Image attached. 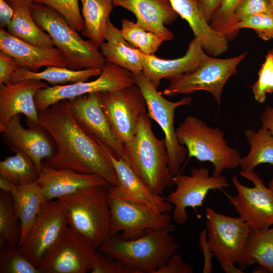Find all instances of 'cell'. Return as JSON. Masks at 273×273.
I'll list each match as a JSON object with an SVG mask.
<instances>
[{
	"label": "cell",
	"mask_w": 273,
	"mask_h": 273,
	"mask_svg": "<svg viewBox=\"0 0 273 273\" xmlns=\"http://www.w3.org/2000/svg\"><path fill=\"white\" fill-rule=\"evenodd\" d=\"M40 124L53 139L57 152L43 163L55 168L98 174L111 185L118 180L111 160L103 147L77 124L68 99L38 111Z\"/></svg>",
	"instance_id": "cell-1"
},
{
	"label": "cell",
	"mask_w": 273,
	"mask_h": 273,
	"mask_svg": "<svg viewBox=\"0 0 273 273\" xmlns=\"http://www.w3.org/2000/svg\"><path fill=\"white\" fill-rule=\"evenodd\" d=\"M121 158L154 193L162 195L174 185L165 141L155 135L147 113L140 118L132 140L123 145Z\"/></svg>",
	"instance_id": "cell-2"
},
{
	"label": "cell",
	"mask_w": 273,
	"mask_h": 273,
	"mask_svg": "<svg viewBox=\"0 0 273 273\" xmlns=\"http://www.w3.org/2000/svg\"><path fill=\"white\" fill-rule=\"evenodd\" d=\"M172 231L148 229L144 236L133 240H125L117 234L97 250L121 261L135 273H156L180 246Z\"/></svg>",
	"instance_id": "cell-3"
},
{
	"label": "cell",
	"mask_w": 273,
	"mask_h": 273,
	"mask_svg": "<svg viewBox=\"0 0 273 273\" xmlns=\"http://www.w3.org/2000/svg\"><path fill=\"white\" fill-rule=\"evenodd\" d=\"M36 23L51 37L55 47L64 55L68 68L73 70H102L106 61L99 46L90 40H84L56 10L36 3L29 7Z\"/></svg>",
	"instance_id": "cell-4"
},
{
	"label": "cell",
	"mask_w": 273,
	"mask_h": 273,
	"mask_svg": "<svg viewBox=\"0 0 273 273\" xmlns=\"http://www.w3.org/2000/svg\"><path fill=\"white\" fill-rule=\"evenodd\" d=\"M108 197V188L94 187L59 198L65 207L67 225L88 239L96 249L110 237Z\"/></svg>",
	"instance_id": "cell-5"
},
{
	"label": "cell",
	"mask_w": 273,
	"mask_h": 273,
	"mask_svg": "<svg viewBox=\"0 0 273 273\" xmlns=\"http://www.w3.org/2000/svg\"><path fill=\"white\" fill-rule=\"evenodd\" d=\"M175 133L178 143L186 147L189 158L213 164V175L219 176L224 169H235L240 165V152L227 145L223 132L219 128L209 126L201 119L190 115L179 123Z\"/></svg>",
	"instance_id": "cell-6"
},
{
	"label": "cell",
	"mask_w": 273,
	"mask_h": 273,
	"mask_svg": "<svg viewBox=\"0 0 273 273\" xmlns=\"http://www.w3.org/2000/svg\"><path fill=\"white\" fill-rule=\"evenodd\" d=\"M134 83L141 89L147 106V114L160 126L164 134L168 154V166L174 177L180 173L181 164L188 156L186 147L180 145L176 136L174 126V116L177 108L189 106L192 99L185 97L176 102L168 101L164 98L157 88L142 72L134 75Z\"/></svg>",
	"instance_id": "cell-7"
},
{
	"label": "cell",
	"mask_w": 273,
	"mask_h": 273,
	"mask_svg": "<svg viewBox=\"0 0 273 273\" xmlns=\"http://www.w3.org/2000/svg\"><path fill=\"white\" fill-rule=\"evenodd\" d=\"M246 56L245 52L232 58L219 59L208 55L195 70L170 79L163 94L172 97L205 90L212 95L219 107L224 85L229 78L237 73V66Z\"/></svg>",
	"instance_id": "cell-8"
},
{
	"label": "cell",
	"mask_w": 273,
	"mask_h": 273,
	"mask_svg": "<svg viewBox=\"0 0 273 273\" xmlns=\"http://www.w3.org/2000/svg\"><path fill=\"white\" fill-rule=\"evenodd\" d=\"M102 108L117 138L123 145L134 137L139 120L147 113L144 96L134 84L123 88L100 92Z\"/></svg>",
	"instance_id": "cell-9"
},
{
	"label": "cell",
	"mask_w": 273,
	"mask_h": 273,
	"mask_svg": "<svg viewBox=\"0 0 273 273\" xmlns=\"http://www.w3.org/2000/svg\"><path fill=\"white\" fill-rule=\"evenodd\" d=\"M207 242L220 263L243 262L249 237L252 230L240 217L219 213L210 207L205 209Z\"/></svg>",
	"instance_id": "cell-10"
},
{
	"label": "cell",
	"mask_w": 273,
	"mask_h": 273,
	"mask_svg": "<svg viewBox=\"0 0 273 273\" xmlns=\"http://www.w3.org/2000/svg\"><path fill=\"white\" fill-rule=\"evenodd\" d=\"M96 250L88 239L67 224L38 269L40 273L90 272Z\"/></svg>",
	"instance_id": "cell-11"
},
{
	"label": "cell",
	"mask_w": 273,
	"mask_h": 273,
	"mask_svg": "<svg viewBox=\"0 0 273 273\" xmlns=\"http://www.w3.org/2000/svg\"><path fill=\"white\" fill-rule=\"evenodd\" d=\"M108 203L110 237L119 234L123 239L133 240L144 236L148 229L174 230L168 212H159L109 193Z\"/></svg>",
	"instance_id": "cell-12"
},
{
	"label": "cell",
	"mask_w": 273,
	"mask_h": 273,
	"mask_svg": "<svg viewBox=\"0 0 273 273\" xmlns=\"http://www.w3.org/2000/svg\"><path fill=\"white\" fill-rule=\"evenodd\" d=\"M240 174L251 181L254 187L242 184L236 176L232 181L238 194L229 196V201L243 219L254 232H259L273 225V191L264 185L254 171L242 170Z\"/></svg>",
	"instance_id": "cell-13"
},
{
	"label": "cell",
	"mask_w": 273,
	"mask_h": 273,
	"mask_svg": "<svg viewBox=\"0 0 273 273\" xmlns=\"http://www.w3.org/2000/svg\"><path fill=\"white\" fill-rule=\"evenodd\" d=\"M134 83V75L125 69L106 62L98 78L91 81L54 85L40 89L35 96L37 110H43L60 101L96 92L119 89Z\"/></svg>",
	"instance_id": "cell-14"
},
{
	"label": "cell",
	"mask_w": 273,
	"mask_h": 273,
	"mask_svg": "<svg viewBox=\"0 0 273 273\" xmlns=\"http://www.w3.org/2000/svg\"><path fill=\"white\" fill-rule=\"evenodd\" d=\"M67 224L63 201L60 199L46 201L21 247L22 252L38 267Z\"/></svg>",
	"instance_id": "cell-15"
},
{
	"label": "cell",
	"mask_w": 273,
	"mask_h": 273,
	"mask_svg": "<svg viewBox=\"0 0 273 273\" xmlns=\"http://www.w3.org/2000/svg\"><path fill=\"white\" fill-rule=\"evenodd\" d=\"M174 183L175 189L169 193L166 199L174 205L172 217L179 224L187 221L188 207L195 208L202 206L210 190L229 186L226 177L221 175L210 176L208 169L204 167L193 168L190 175L179 173L174 177Z\"/></svg>",
	"instance_id": "cell-16"
},
{
	"label": "cell",
	"mask_w": 273,
	"mask_h": 273,
	"mask_svg": "<svg viewBox=\"0 0 273 273\" xmlns=\"http://www.w3.org/2000/svg\"><path fill=\"white\" fill-rule=\"evenodd\" d=\"M1 132L5 145L15 153L22 152L28 155L39 173L43 161L57 152L53 139L41 125L25 128L21 124L19 115L12 118Z\"/></svg>",
	"instance_id": "cell-17"
},
{
	"label": "cell",
	"mask_w": 273,
	"mask_h": 273,
	"mask_svg": "<svg viewBox=\"0 0 273 273\" xmlns=\"http://www.w3.org/2000/svg\"><path fill=\"white\" fill-rule=\"evenodd\" d=\"M100 92L68 99L73 116L79 127L121 158L123 145L114 134L102 108Z\"/></svg>",
	"instance_id": "cell-18"
},
{
	"label": "cell",
	"mask_w": 273,
	"mask_h": 273,
	"mask_svg": "<svg viewBox=\"0 0 273 273\" xmlns=\"http://www.w3.org/2000/svg\"><path fill=\"white\" fill-rule=\"evenodd\" d=\"M49 85L42 80L25 79L0 85V131L14 116L23 114L29 126L40 125L35 96Z\"/></svg>",
	"instance_id": "cell-19"
},
{
	"label": "cell",
	"mask_w": 273,
	"mask_h": 273,
	"mask_svg": "<svg viewBox=\"0 0 273 273\" xmlns=\"http://www.w3.org/2000/svg\"><path fill=\"white\" fill-rule=\"evenodd\" d=\"M97 142L109 155L118 180L117 186L110 185L108 188L109 194L159 212L172 211V205L166 198L153 192L121 158Z\"/></svg>",
	"instance_id": "cell-20"
},
{
	"label": "cell",
	"mask_w": 273,
	"mask_h": 273,
	"mask_svg": "<svg viewBox=\"0 0 273 273\" xmlns=\"http://www.w3.org/2000/svg\"><path fill=\"white\" fill-rule=\"evenodd\" d=\"M35 182L46 201L72 195L84 188L111 185L101 176L80 173L68 168H55L45 164Z\"/></svg>",
	"instance_id": "cell-21"
},
{
	"label": "cell",
	"mask_w": 273,
	"mask_h": 273,
	"mask_svg": "<svg viewBox=\"0 0 273 273\" xmlns=\"http://www.w3.org/2000/svg\"><path fill=\"white\" fill-rule=\"evenodd\" d=\"M142 64L144 76L158 88L162 79L172 78L190 72L197 68L207 56L199 39L190 42L186 54L172 59H163L154 54L147 55L136 49Z\"/></svg>",
	"instance_id": "cell-22"
},
{
	"label": "cell",
	"mask_w": 273,
	"mask_h": 273,
	"mask_svg": "<svg viewBox=\"0 0 273 273\" xmlns=\"http://www.w3.org/2000/svg\"><path fill=\"white\" fill-rule=\"evenodd\" d=\"M114 7H122L131 12L136 23L147 31L153 32L164 41L174 38L173 32L165 25L173 23L178 14L169 0H112Z\"/></svg>",
	"instance_id": "cell-23"
},
{
	"label": "cell",
	"mask_w": 273,
	"mask_h": 273,
	"mask_svg": "<svg viewBox=\"0 0 273 273\" xmlns=\"http://www.w3.org/2000/svg\"><path fill=\"white\" fill-rule=\"evenodd\" d=\"M0 50L14 58L20 67L34 72L42 67L55 66L68 68L67 61L56 47H40L27 43L0 29Z\"/></svg>",
	"instance_id": "cell-24"
},
{
	"label": "cell",
	"mask_w": 273,
	"mask_h": 273,
	"mask_svg": "<svg viewBox=\"0 0 273 273\" xmlns=\"http://www.w3.org/2000/svg\"><path fill=\"white\" fill-rule=\"evenodd\" d=\"M176 12L185 20L205 53L216 57L227 51L228 40L213 30L202 15L196 0H169Z\"/></svg>",
	"instance_id": "cell-25"
},
{
	"label": "cell",
	"mask_w": 273,
	"mask_h": 273,
	"mask_svg": "<svg viewBox=\"0 0 273 273\" xmlns=\"http://www.w3.org/2000/svg\"><path fill=\"white\" fill-rule=\"evenodd\" d=\"M105 61L125 69L133 75L143 72V64L136 49L123 37L120 30L108 20L104 41L99 45Z\"/></svg>",
	"instance_id": "cell-26"
},
{
	"label": "cell",
	"mask_w": 273,
	"mask_h": 273,
	"mask_svg": "<svg viewBox=\"0 0 273 273\" xmlns=\"http://www.w3.org/2000/svg\"><path fill=\"white\" fill-rule=\"evenodd\" d=\"M14 208L21 224L18 244L21 247L43 203L46 201L35 181L17 186L12 195Z\"/></svg>",
	"instance_id": "cell-27"
},
{
	"label": "cell",
	"mask_w": 273,
	"mask_h": 273,
	"mask_svg": "<svg viewBox=\"0 0 273 273\" xmlns=\"http://www.w3.org/2000/svg\"><path fill=\"white\" fill-rule=\"evenodd\" d=\"M102 72L99 69L73 70L67 67L50 66L41 71L34 72L20 67L12 76L10 82L25 79L44 80L54 85H65L78 82L87 81L90 77L99 76Z\"/></svg>",
	"instance_id": "cell-28"
},
{
	"label": "cell",
	"mask_w": 273,
	"mask_h": 273,
	"mask_svg": "<svg viewBox=\"0 0 273 273\" xmlns=\"http://www.w3.org/2000/svg\"><path fill=\"white\" fill-rule=\"evenodd\" d=\"M84 28L82 35L98 46L104 41L106 25L114 7L112 0H80Z\"/></svg>",
	"instance_id": "cell-29"
},
{
	"label": "cell",
	"mask_w": 273,
	"mask_h": 273,
	"mask_svg": "<svg viewBox=\"0 0 273 273\" xmlns=\"http://www.w3.org/2000/svg\"><path fill=\"white\" fill-rule=\"evenodd\" d=\"M6 28L11 35L32 45L55 47L51 36L33 20L29 8L20 7L15 8L14 15Z\"/></svg>",
	"instance_id": "cell-30"
},
{
	"label": "cell",
	"mask_w": 273,
	"mask_h": 273,
	"mask_svg": "<svg viewBox=\"0 0 273 273\" xmlns=\"http://www.w3.org/2000/svg\"><path fill=\"white\" fill-rule=\"evenodd\" d=\"M254 263L273 273V227L259 232L252 230L240 266L245 269Z\"/></svg>",
	"instance_id": "cell-31"
},
{
	"label": "cell",
	"mask_w": 273,
	"mask_h": 273,
	"mask_svg": "<svg viewBox=\"0 0 273 273\" xmlns=\"http://www.w3.org/2000/svg\"><path fill=\"white\" fill-rule=\"evenodd\" d=\"M244 134L250 149L248 154L241 159L239 166L242 170L254 171L261 163L273 165V135L262 127L257 131L246 129Z\"/></svg>",
	"instance_id": "cell-32"
},
{
	"label": "cell",
	"mask_w": 273,
	"mask_h": 273,
	"mask_svg": "<svg viewBox=\"0 0 273 273\" xmlns=\"http://www.w3.org/2000/svg\"><path fill=\"white\" fill-rule=\"evenodd\" d=\"M0 176L18 186L35 181L39 172L28 155L18 152L0 162Z\"/></svg>",
	"instance_id": "cell-33"
},
{
	"label": "cell",
	"mask_w": 273,
	"mask_h": 273,
	"mask_svg": "<svg viewBox=\"0 0 273 273\" xmlns=\"http://www.w3.org/2000/svg\"><path fill=\"white\" fill-rule=\"evenodd\" d=\"M20 235L21 224L14 210L13 197L10 194L1 191V245L7 243L11 247L18 246Z\"/></svg>",
	"instance_id": "cell-34"
},
{
	"label": "cell",
	"mask_w": 273,
	"mask_h": 273,
	"mask_svg": "<svg viewBox=\"0 0 273 273\" xmlns=\"http://www.w3.org/2000/svg\"><path fill=\"white\" fill-rule=\"evenodd\" d=\"M120 30L124 39L131 46L147 55L154 54L164 41L158 35L127 19L122 20Z\"/></svg>",
	"instance_id": "cell-35"
},
{
	"label": "cell",
	"mask_w": 273,
	"mask_h": 273,
	"mask_svg": "<svg viewBox=\"0 0 273 273\" xmlns=\"http://www.w3.org/2000/svg\"><path fill=\"white\" fill-rule=\"evenodd\" d=\"M0 273H40L23 253L21 247H11L7 243L1 245Z\"/></svg>",
	"instance_id": "cell-36"
},
{
	"label": "cell",
	"mask_w": 273,
	"mask_h": 273,
	"mask_svg": "<svg viewBox=\"0 0 273 273\" xmlns=\"http://www.w3.org/2000/svg\"><path fill=\"white\" fill-rule=\"evenodd\" d=\"M241 0H224L214 14L210 26L224 36L228 41L233 40L239 34L233 20V12Z\"/></svg>",
	"instance_id": "cell-37"
},
{
	"label": "cell",
	"mask_w": 273,
	"mask_h": 273,
	"mask_svg": "<svg viewBox=\"0 0 273 273\" xmlns=\"http://www.w3.org/2000/svg\"><path fill=\"white\" fill-rule=\"evenodd\" d=\"M34 3L56 10L77 31H82L84 29V21L80 12L78 0H35Z\"/></svg>",
	"instance_id": "cell-38"
},
{
	"label": "cell",
	"mask_w": 273,
	"mask_h": 273,
	"mask_svg": "<svg viewBox=\"0 0 273 273\" xmlns=\"http://www.w3.org/2000/svg\"><path fill=\"white\" fill-rule=\"evenodd\" d=\"M255 100L263 103L267 94L273 93V49L268 51L258 73V79L251 86Z\"/></svg>",
	"instance_id": "cell-39"
},
{
	"label": "cell",
	"mask_w": 273,
	"mask_h": 273,
	"mask_svg": "<svg viewBox=\"0 0 273 273\" xmlns=\"http://www.w3.org/2000/svg\"><path fill=\"white\" fill-rule=\"evenodd\" d=\"M242 28L254 30L258 36L264 40L273 39V15L259 14L246 17L236 24L238 30Z\"/></svg>",
	"instance_id": "cell-40"
},
{
	"label": "cell",
	"mask_w": 273,
	"mask_h": 273,
	"mask_svg": "<svg viewBox=\"0 0 273 273\" xmlns=\"http://www.w3.org/2000/svg\"><path fill=\"white\" fill-rule=\"evenodd\" d=\"M264 14L273 15V8L267 0H241L233 12V20L236 25L249 16Z\"/></svg>",
	"instance_id": "cell-41"
},
{
	"label": "cell",
	"mask_w": 273,
	"mask_h": 273,
	"mask_svg": "<svg viewBox=\"0 0 273 273\" xmlns=\"http://www.w3.org/2000/svg\"><path fill=\"white\" fill-rule=\"evenodd\" d=\"M91 273H135L121 261L96 250Z\"/></svg>",
	"instance_id": "cell-42"
},
{
	"label": "cell",
	"mask_w": 273,
	"mask_h": 273,
	"mask_svg": "<svg viewBox=\"0 0 273 273\" xmlns=\"http://www.w3.org/2000/svg\"><path fill=\"white\" fill-rule=\"evenodd\" d=\"M19 67L16 59L8 54L0 51V85L10 82V79Z\"/></svg>",
	"instance_id": "cell-43"
},
{
	"label": "cell",
	"mask_w": 273,
	"mask_h": 273,
	"mask_svg": "<svg viewBox=\"0 0 273 273\" xmlns=\"http://www.w3.org/2000/svg\"><path fill=\"white\" fill-rule=\"evenodd\" d=\"M193 269L185 261L181 255L175 253L170 256L166 264L156 273H193Z\"/></svg>",
	"instance_id": "cell-44"
},
{
	"label": "cell",
	"mask_w": 273,
	"mask_h": 273,
	"mask_svg": "<svg viewBox=\"0 0 273 273\" xmlns=\"http://www.w3.org/2000/svg\"><path fill=\"white\" fill-rule=\"evenodd\" d=\"M199 246L203 252L204 257L203 273L212 272V264L211 259L214 256V253L210 250L208 242L207 237V230H204L201 231L199 235Z\"/></svg>",
	"instance_id": "cell-45"
},
{
	"label": "cell",
	"mask_w": 273,
	"mask_h": 273,
	"mask_svg": "<svg viewBox=\"0 0 273 273\" xmlns=\"http://www.w3.org/2000/svg\"><path fill=\"white\" fill-rule=\"evenodd\" d=\"M224 0H196L199 10L206 20L210 24L212 18Z\"/></svg>",
	"instance_id": "cell-46"
},
{
	"label": "cell",
	"mask_w": 273,
	"mask_h": 273,
	"mask_svg": "<svg viewBox=\"0 0 273 273\" xmlns=\"http://www.w3.org/2000/svg\"><path fill=\"white\" fill-rule=\"evenodd\" d=\"M15 14V9L5 0H0V26L4 28L11 22Z\"/></svg>",
	"instance_id": "cell-47"
},
{
	"label": "cell",
	"mask_w": 273,
	"mask_h": 273,
	"mask_svg": "<svg viewBox=\"0 0 273 273\" xmlns=\"http://www.w3.org/2000/svg\"><path fill=\"white\" fill-rule=\"evenodd\" d=\"M261 127L268 130L273 135V107L266 106L260 117Z\"/></svg>",
	"instance_id": "cell-48"
},
{
	"label": "cell",
	"mask_w": 273,
	"mask_h": 273,
	"mask_svg": "<svg viewBox=\"0 0 273 273\" xmlns=\"http://www.w3.org/2000/svg\"><path fill=\"white\" fill-rule=\"evenodd\" d=\"M0 188L2 191L12 196L16 192L17 186L6 178L0 176Z\"/></svg>",
	"instance_id": "cell-49"
},
{
	"label": "cell",
	"mask_w": 273,
	"mask_h": 273,
	"mask_svg": "<svg viewBox=\"0 0 273 273\" xmlns=\"http://www.w3.org/2000/svg\"><path fill=\"white\" fill-rule=\"evenodd\" d=\"M14 9L18 7H26L29 8L35 0H5Z\"/></svg>",
	"instance_id": "cell-50"
},
{
	"label": "cell",
	"mask_w": 273,
	"mask_h": 273,
	"mask_svg": "<svg viewBox=\"0 0 273 273\" xmlns=\"http://www.w3.org/2000/svg\"><path fill=\"white\" fill-rule=\"evenodd\" d=\"M222 270L226 273H243L242 269L235 266L234 263L226 262L220 263Z\"/></svg>",
	"instance_id": "cell-51"
},
{
	"label": "cell",
	"mask_w": 273,
	"mask_h": 273,
	"mask_svg": "<svg viewBox=\"0 0 273 273\" xmlns=\"http://www.w3.org/2000/svg\"><path fill=\"white\" fill-rule=\"evenodd\" d=\"M268 187L273 191V178L268 184Z\"/></svg>",
	"instance_id": "cell-52"
},
{
	"label": "cell",
	"mask_w": 273,
	"mask_h": 273,
	"mask_svg": "<svg viewBox=\"0 0 273 273\" xmlns=\"http://www.w3.org/2000/svg\"><path fill=\"white\" fill-rule=\"evenodd\" d=\"M271 6L273 8V0H267Z\"/></svg>",
	"instance_id": "cell-53"
}]
</instances>
